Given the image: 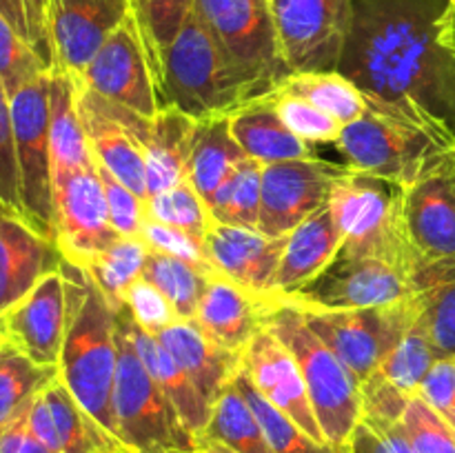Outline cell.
<instances>
[{
  "instance_id": "1",
  "label": "cell",
  "mask_w": 455,
  "mask_h": 453,
  "mask_svg": "<svg viewBox=\"0 0 455 453\" xmlns=\"http://www.w3.org/2000/svg\"><path fill=\"white\" fill-rule=\"evenodd\" d=\"M449 0H354L338 71L367 96L434 115L455 133V53L443 43Z\"/></svg>"
},
{
  "instance_id": "2",
  "label": "cell",
  "mask_w": 455,
  "mask_h": 453,
  "mask_svg": "<svg viewBox=\"0 0 455 453\" xmlns=\"http://www.w3.org/2000/svg\"><path fill=\"white\" fill-rule=\"evenodd\" d=\"M60 271L67 282L69 315L58 378L96 425L120 444L114 417L120 306L114 305L80 266L65 260Z\"/></svg>"
},
{
  "instance_id": "3",
  "label": "cell",
  "mask_w": 455,
  "mask_h": 453,
  "mask_svg": "<svg viewBox=\"0 0 455 453\" xmlns=\"http://www.w3.org/2000/svg\"><path fill=\"white\" fill-rule=\"evenodd\" d=\"M367 98V114L345 124L336 140L338 151L355 171L404 189L455 147V133L434 115Z\"/></svg>"
},
{
  "instance_id": "4",
  "label": "cell",
  "mask_w": 455,
  "mask_h": 453,
  "mask_svg": "<svg viewBox=\"0 0 455 453\" xmlns=\"http://www.w3.org/2000/svg\"><path fill=\"white\" fill-rule=\"evenodd\" d=\"M160 83L167 105L196 120L229 115L253 100L244 80L194 9L164 49Z\"/></svg>"
},
{
  "instance_id": "5",
  "label": "cell",
  "mask_w": 455,
  "mask_h": 453,
  "mask_svg": "<svg viewBox=\"0 0 455 453\" xmlns=\"http://www.w3.org/2000/svg\"><path fill=\"white\" fill-rule=\"evenodd\" d=\"M274 305L275 309L267 320V327L284 342V346L296 358L327 444L340 453H349L351 435L363 420L360 380L311 331L302 311L278 302Z\"/></svg>"
},
{
  "instance_id": "6",
  "label": "cell",
  "mask_w": 455,
  "mask_h": 453,
  "mask_svg": "<svg viewBox=\"0 0 455 453\" xmlns=\"http://www.w3.org/2000/svg\"><path fill=\"white\" fill-rule=\"evenodd\" d=\"M329 207L345 235L340 253L382 258L416 269L420 260L404 226L400 187L349 167L333 185Z\"/></svg>"
},
{
  "instance_id": "7",
  "label": "cell",
  "mask_w": 455,
  "mask_h": 453,
  "mask_svg": "<svg viewBox=\"0 0 455 453\" xmlns=\"http://www.w3.org/2000/svg\"><path fill=\"white\" fill-rule=\"evenodd\" d=\"M114 417L116 433L127 453H176L198 442L185 429L164 391L149 376L120 320Z\"/></svg>"
},
{
  "instance_id": "8",
  "label": "cell",
  "mask_w": 455,
  "mask_h": 453,
  "mask_svg": "<svg viewBox=\"0 0 455 453\" xmlns=\"http://www.w3.org/2000/svg\"><path fill=\"white\" fill-rule=\"evenodd\" d=\"M194 12L218 40L253 100L274 91L289 76L269 0H194Z\"/></svg>"
},
{
  "instance_id": "9",
  "label": "cell",
  "mask_w": 455,
  "mask_h": 453,
  "mask_svg": "<svg viewBox=\"0 0 455 453\" xmlns=\"http://www.w3.org/2000/svg\"><path fill=\"white\" fill-rule=\"evenodd\" d=\"M411 269L382 258L345 256L315 275L309 284L283 296H271L278 305L300 311H345L389 306L413 293Z\"/></svg>"
},
{
  "instance_id": "10",
  "label": "cell",
  "mask_w": 455,
  "mask_h": 453,
  "mask_svg": "<svg viewBox=\"0 0 455 453\" xmlns=\"http://www.w3.org/2000/svg\"><path fill=\"white\" fill-rule=\"evenodd\" d=\"M49 76L9 96L20 204L27 220L53 240V176L49 145Z\"/></svg>"
},
{
  "instance_id": "11",
  "label": "cell",
  "mask_w": 455,
  "mask_h": 453,
  "mask_svg": "<svg viewBox=\"0 0 455 453\" xmlns=\"http://www.w3.org/2000/svg\"><path fill=\"white\" fill-rule=\"evenodd\" d=\"M302 315L311 331L363 385L418 318V302L411 293L398 305L373 309L302 311Z\"/></svg>"
},
{
  "instance_id": "12",
  "label": "cell",
  "mask_w": 455,
  "mask_h": 453,
  "mask_svg": "<svg viewBox=\"0 0 455 453\" xmlns=\"http://www.w3.org/2000/svg\"><path fill=\"white\" fill-rule=\"evenodd\" d=\"M289 74L338 71L354 0H269Z\"/></svg>"
},
{
  "instance_id": "13",
  "label": "cell",
  "mask_w": 455,
  "mask_h": 453,
  "mask_svg": "<svg viewBox=\"0 0 455 453\" xmlns=\"http://www.w3.org/2000/svg\"><path fill=\"white\" fill-rule=\"evenodd\" d=\"M78 80L96 96L145 118H154L160 107L167 105L145 34L133 12L109 36Z\"/></svg>"
},
{
  "instance_id": "14",
  "label": "cell",
  "mask_w": 455,
  "mask_h": 453,
  "mask_svg": "<svg viewBox=\"0 0 455 453\" xmlns=\"http://www.w3.org/2000/svg\"><path fill=\"white\" fill-rule=\"evenodd\" d=\"M118 238L96 163L53 178V242L69 265L87 269Z\"/></svg>"
},
{
  "instance_id": "15",
  "label": "cell",
  "mask_w": 455,
  "mask_h": 453,
  "mask_svg": "<svg viewBox=\"0 0 455 453\" xmlns=\"http://www.w3.org/2000/svg\"><path fill=\"white\" fill-rule=\"evenodd\" d=\"M349 164L323 158H298L262 167L260 231L284 238L331 198L333 185Z\"/></svg>"
},
{
  "instance_id": "16",
  "label": "cell",
  "mask_w": 455,
  "mask_h": 453,
  "mask_svg": "<svg viewBox=\"0 0 455 453\" xmlns=\"http://www.w3.org/2000/svg\"><path fill=\"white\" fill-rule=\"evenodd\" d=\"M78 111L93 160L147 200V167L140 133L147 118L89 91L78 78Z\"/></svg>"
},
{
  "instance_id": "17",
  "label": "cell",
  "mask_w": 455,
  "mask_h": 453,
  "mask_svg": "<svg viewBox=\"0 0 455 453\" xmlns=\"http://www.w3.org/2000/svg\"><path fill=\"white\" fill-rule=\"evenodd\" d=\"M403 213L418 260L455 258V147L404 187Z\"/></svg>"
},
{
  "instance_id": "18",
  "label": "cell",
  "mask_w": 455,
  "mask_h": 453,
  "mask_svg": "<svg viewBox=\"0 0 455 453\" xmlns=\"http://www.w3.org/2000/svg\"><path fill=\"white\" fill-rule=\"evenodd\" d=\"M133 12V0H52V69L80 78L109 36Z\"/></svg>"
},
{
  "instance_id": "19",
  "label": "cell",
  "mask_w": 455,
  "mask_h": 453,
  "mask_svg": "<svg viewBox=\"0 0 455 453\" xmlns=\"http://www.w3.org/2000/svg\"><path fill=\"white\" fill-rule=\"evenodd\" d=\"M67 282L62 271L47 274L27 296L0 315L3 342L43 367H58L67 331Z\"/></svg>"
},
{
  "instance_id": "20",
  "label": "cell",
  "mask_w": 455,
  "mask_h": 453,
  "mask_svg": "<svg viewBox=\"0 0 455 453\" xmlns=\"http://www.w3.org/2000/svg\"><path fill=\"white\" fill-rule=\"evenodd\" d=\"M243 373L258 393L265 395L280 413L296 422L307 435L318 442H327L318 425L305 378L291 351L265 324L260 333L249 342L243 354Z\"/></svg>"
},
{
  "instance_id": "21",
  "label": "cell",
  "mask_w": 455,
  "mask_h": 453,
  "mask_svg": "<svg viewBox=\"0 0 455 453\" xmlns=\"http://www.w3.org/2000/svg\"><path fill=\"white\" fill-rule=\"evenodd\" d=\"M62 262L56 242L0 200V315Z\"/></svg>"
},
{
  "instance_id": "22",
  "label": "cell",
  "mask_w": 455,
  "mask_h": 453,
  "mask_svg": "<svg viewBox=\"0 0 455 453\" xmlns=\"http://www.w3.org/2000/svg\"><path fill=\"white\" fill-rule=\"evenodd\" d=\"M284 238H271L258 229L218 225L209 229L204 238V251L212 269L231 282L260 296H271L275 271L283 258Z\"/></svg>"
},
{
  "instance_id": "23",
  "label": "cell",
  "mask_w": 455,
  "mask_h": 453,
  "mask_svg": "<svg viewBox=\"0 0 455 453\" xmlns=\"http://www.w3.org/2000/svg\"><path fill=\"white\" fill-rule=\"evenodd\" d=\"M274 309L271 296L249 291L216 274L204 289L194 322L222 349L244 354L249 342L265 329Z\"/></svg>"
},
{
  "instance_id": "24",
  "label": "cell",
  "mask_w": 455,
  "mask_h": 453,
  "mask_svg": "<svg viewBox=\"0 0 455 453\" xmlns=\"http://www.w3.org/2000/svg\"><path fill=\"white\" fill-rule=\"evenodd\" d=\"M118 320L124 331H127V336L132 338L133 346H136L138 355L145 362L149 376L154 378L156 385L164 391L169 402L178 411L185 429L194 438H200L204 429H207L213 404L204 398L203 391L194 385V380L187 376L185 369L169 354V349L158 340L156 333L147 331L140 324L133 322V318L124 306L118 309Z\"/></svg>"
},
{
  "instance_id": "25",
  "label": "cell",
  "mask_w": 455,
  "mask_h": 453,
  "mask_svg": "<svg viewBox=\"0 0 455 453\" xmlns=\"http://www.w3.org/2000/svg\"><path fill=\"white\" fill-rule=\"evenodd\" d=\"M342 242L345 235L327 203L311 213L305 222H300L291 234H287V244L271 284V296L291 293L309 284L336 260Z\"/></svg>"
},
{
  "instance_id": "26",
  "label": "cell",
  "mask_w": 455,
  "mask_h": 453,
  "mask_svg": "<svg viewBox=\"0 0 455 453\" xmlns=\"http://www.w3.org/2000/svg\"><path fill=\"white\" fill-rule=\"evenodd\" d=\"M198 120L173 105L160 107L140 133L147 167V198L187 180Z\"/></svg>"
},
{
  "instance_id": "27",
  "label": "cell",
  "mask_w": 455,
  "mask_h": 453,
  "mask_svg": "<svg viewBox=\"0 0 455 453\" xmlns=\"http://www.w3.org/2000/svg\"><path fill=\"white\" fill-rule=\"evenodd\" d=\"M158 340L212 404L243 371V354L222 349L194 320H178L158 333Z\"/></svg>"
},
{
  "instance_id": "28",
  "label": "cell",
  "mask_w": 455,
  "mask_h": 453,
  "mask_svg": "<svg viewBox=\"0 0 455 453\" xmlns=\"http://www.w3.org/2000/svg\"><path fill=\"white\" fill-rule=\"evenodd\" d=\"M229 131L244 155L262 164L311 158L309 142L298 138L275 111L269 96L256 98L229 114Z\"/></svg>"
},
{
  "instance_id": "29",
  "label": "cell",
  "mask_w": 455,
  "mask_h": 453,
  "mask_svg": "<svg viewBox=\"0 0 455 453\" xmlns=\"http://www.w3.org/2000/svg\"><path fill=\"white\" fill-rule=\"evenodd\" d=\"M49 145L53 178L96 163L80 120L78 83L53 69L49 76Z\"/></svg>"
},
{
  "instance_id": "30",
  "label": "cell",
  "mask_w": 455,
  "mask_h": 453,
  "mask_svg": "<svg viewBox=\"0 0 455 453\" xmlns=\"http://www.w3.org/2000/svg\"><path fill=\"white\" fill-rule=\"evenodd\" d=\"M420 320L440 355H455V258L420 260L411 274Z\"/></svg>"
},
{
  "instance_id": "31",
  "label": "cell",
  "mask_w": 455,
  "mask_h": 453,
  "mask_svg": "<svg viewBox=\"0 0 455 453\" xmlns=\"http://www.w3.org/2000/svg\"><path fill=\"white\" fill-rule=\"evenodd\" d=\"M247 155L231 136L229 115H212V118L198 120L187 180L203 195L207 207L222 180L234 171L235 164Z\"/></svg>"
},
{
  "instance_id": "32",
  "label": "cell",
  "mask_w": 455,
  "mask_h": 453,
  "mask_svg": "<svg viewBox=\"0 0 455 453\" xmlns=\"http://www.w3.org/2000/svg\"><path fill=\"white\" fill-rule=\"evenodd\" d=\"M274 91L302 98L342 124L363 118L369 109L367 93L340 71L289 74L280 80Z\"/></svg>"
},
{
  "instance_id": "33",
  "label": "cell",
  "mask_w": 455,
  "mask_h": 453,
  "mask_svg": "<svg viewBox=\"0 0 455 453\" xmlns=\"http://www.w3.org/2000/svg\"><path fill=\"white\" fill-rule=\"evenodd\" d=\"M200 438L225 444L235 453H274L256 411L235 380L222 391L212 407V417Z\"/></svg>"
},
{
  "instance_id": "34",
  "label": "cell",
  "mask_w": 455,
  "mask_h": 453,
  "mask_svg": "<svg viewBox=\"0 0 455 453\" xmlns=\"http://www.w3.org/2000/svg\"><path fill=\"white\" fill-rule=\"evenodd\" d=\"M43 398L52 413L60 453H100L105 449H123L80 407L60 378L43 391Z\"/></svg>"
},
{
  "instance_id": "35",
  "label": "cell",
  "mask_w": 455,
  "mask_h": 453,
  "mask_svg": "<svg viewBox=\"0 0 455 453\" xmlns=\"http://www.w3.org/2000/svg\"><path fill=\"white\" fill-rule=\"evenodd\" d=\"M438 358H443V355L427 333L420 320V309H418V318L413 320L411 327L403 333V338L395 342L394 349L389 351V355L382 360L380 367L371 376H378L398 393L413 398V395H418L422 380L431 371V367L438 362Z\"/></svg>"
},
{
  "instance_id": "36",
  "label": "cell",
  "mask_w": 455,
  "mask_h": 453,
  "mask_svg": "<svg viewBox=\"0 0 455 453\" xmlns=\"http://www.w3.org/2000/svg\"><path fill=\"white\" fill-rule=\"evenodd\" d=\"M262 167L265 164L249 155L235 164L209 203L213 222L260 231Z\"/></svg>"
},
{
  "instance_id": "37",
  "label": "cell",
  "mask_w": 455,
  "mask_h": 453,
  "mask_svg": "<svg viewBox=\"0 0 455 453\" xmlns=\"http://www.w3.org/2000/svg\"><path fill=\"white\" fill-rule=\"evenodd\" d=\"M58 378V367H43L16 346H0V426L22 416L29 404Z\"/></svg>"
},
{
  "instance_id": "38",
  "label": "cell",
  "mask_w": 455,
  "mask_h": 453,
  "mask_svg": "<svg viewBox=\"0 0 455 453\" xmlns=\"http://www.w3.org/2000/svg\"><path fill=\"white\" fill-rule=\"evenodd\" d=\"M213 275H216L213 271L191 265L180 258L167 256V253L151 251V249L147 256L145 271H142V278L149 280L167 296L180 320H194L204 289Z\"/></svg>"
},
{
  "instance_id": "39",
  "label": "cell",
  "mask_w": 455,
  "mask_h": 453,
  "mask_svg": "<svg viewBox=\"0 0 455 453\" xmlns=\"http://www.w3.org/2000/svg\"><path fill=\"white\" fill-rule=\"evenodd\" d=\"M149 247L140 238L132 235H120L109 249L100 253L92 265L87 266V274L93 282L102 289L107 298L114 305L123 306V296L138 278H142L145 271Z\"/></svg>"
},
{
  "instance_id": "40",
  "label": "cell",
  "mask_w": 455,
  "mask_h": 453,
  "mask_svg": "<svg viewBox=\"0 0 455 453\" xmlns=\"http://www.w3.org/2000/svg\"><path fill=\"white\" fill-rule=\"evenodd\" d=\"M147 216L163 225L176 226L185 234L194 235L196 240L204 244L209 229L213 226L212 211L203 195L194 189L189 180H182L160 194L149 195L145 203Z\"/></svg>"
},
{
  "instance_id": "41",
  "label": "cell",
  "mask_w": 455,
  "mask_h": 453,
  "mask_svg": "<svg viewBox=\"0 0 455 453\" xmlns=\"http://www.w3.org/2000/svg\"><path fill=\"white\" fill-rule=\"evenodd\" d=\"M235 385H238V389L243 391L247 402L256 411L274 453H340L331 444L318 442L311 435H307L296 422L289 420L284 413H280L265 395L258 393L256 386L249 382V378L243 371L235 378Z\"/></svg>"
},
{
  "instance_id": "42",
  "label": "cell",
  "mask_w": 455,
  "mask_h": 453,
  "mask_svg": "<svg viewBox=\"0 0 455 453\" xmlns=\"http://www.w3.org/2000/svg\"><path fill=\"white\" fill-rule=\"evenodd\" d=\"M191 9H194V0H133V13L145 34L151 60H154L156 74H158V83L164 49L173 43Z\"/></svg>"
},
{
  "instance_id": "43",
  "label": "cell",
  "mask_w": 455,
  "mask_h": 453,
  "mask_svg": "<svg viewBox=\"0 0 455 453\" xmlns=\"http://www.w3.org/2000/svg\"><path fill=\"white\" fill-rule=\"evenodd\" d=\"M49 71L29 40L0 13V83L9 96Z\"/></svg>"
},
{
  "instance_id": "44",
  "label": "cell",
  "mask_w": 455,
  "mask_h": 453,
  "mask_svg": "<svg viewBox=\"0 0 455 453\" xmlns=\"http://www.w3.org/2000/svg\"><path fill=\"white\" fill-rule=\"evenodd\" d=\"M269 100L274 102L275 111L283 118V123L302 138L305 142H315V145H336L338 136H340L345 124L338 123L336 118L327 115L314 107L311 102L302 100L296 96H284V93L271 91L267 93Z\"/></svg>"
},
{
  "instance_id": "45",
  "label": "cell",
  "mask_w": 455,
  "mask_h": 453,
  "mask_svg": "<svg viewBox=\"0 0 455 453\" xmlns=\"http://www.w3.org/2000/svg\"><path fill=\"white\" fill-rule=\"evenodd\" d=\"M400 425L407 433L413 453H455V429L420 395L409 398Z\"/></svg>"
},
{
  "instance_id": "46",
  "label": "cell",
  "mask_w": 455,
  "mask_h": 453,
  "mask_svg": "<svg viewBox=\"0 0 455 453\" xmlns=\"http://www.w3.org/2000/svg\"><path fill=\"white\" fill-rule=\"evenodd\" d=\"M123 306L129 311L133 322L140 324L147 331L158 336L163 329L172 327L178 322V314L172 302L167 300L163 291L156 284H151L147 278H138L132 287L124 291Z\"/></svg>"
},
{
  "instance_id": "47",
  "label": "cell",
  "mask_w": 455,
  "mask_h": 453,
  "mask_svg": "<svg viewBox=\"0 0 455 453\" xmlns=\"http://www.w3.org/2000/svg\"><path fill=\"white\" fill-rule=\"evenodd\" d=\"M138 238L151 249V251L167 253V256L180 258V260L191 262L196 266H203V269L213 271L212 265L207 260V251H204V244L200 240H196L194 235L185 234V231L176 229V226L163 225V222L151 220L149 216H145L140 225V234ZM216 274V271H213Z\"/></svg>"
},
{
  "instance_id": "48",
  "label": "cell",
  "mask_w": 455,
  "mask_h": 453,
  "mask_svg": "<svg viewBox=\"0 0 455 453\" xmlns=\"http://www.w3.org/2000/svg\"><path fill=\"white\" fill-rule=\"evenodd\" d=\"M98 173H100L102 189H105L107 207H109L111 225L118 231L120 235H132V238H138L140 234V225L147 216V207L140 195L133 194L127 185L118 180L116 176H111L102 164H98Z\"/></svg>"
},
{
  "instance_id": "49",
  "label": "cell",
  "mask_w": 455,
  "mask_h": 453,
  "mask_svg": "<svg viewBox=\"0 0 455 453\" xmlns=\"http://www.w3.org/2000/svg\"><path fill=\"white\" fill-rule=\"evenodd\" d=\"M349 453H413L400 420L363 416L351 435Z\"/></svg>"
},
{
  "instance_id": "50",
  "label": "cell",
  "mask_w": 455,
  "mask_h": 453,
  "mask_svg": "<svg viewBox=\"0 0 455 453\" xmlns=\"http://www.w3.org/2000/svg\"><path fill=\"white\" fill-rule=\"evenodd\" d=\"M0 200L22 211L16 149H13L12 100H9V93L3 83H0Z\"/></svg>"
},
{
  "instance_id": "51",
  "label": "cell",
  "mask_w": 455,
  "mask_h": 453,
  "mask_svg": "<svg viewBox=\"0 0 455 453\" xmlns=\"http://www.w3.org/2000/svg\"><path fill=\"white\" fill-rule=\"evenodd\" d=\"M418 395L455 429V355H443L422 380Z\"/></svg>"
},
{
  "instance_id": "52",
  "label": "cell",
  "mask_w": 455,
  "mask_h": 453,
  "mask_svg": "<svg viewBox=\"0 0 455 453\" xmlns=\"http://www.w3.org/2000/svg\"><path fill=\"white\" fill-rule=\"evenodd\" d=\"M0 453H58L38 440L27 425L25 413L0 426Z\"/></svg>"
},
{
  "instance_id": "53",
  "label": "cell",
  "mask_w": 455,
  "mask_h": 453,
  "mask_svg": "<svg viewBox=\"0 0 455 453\" xmlns=\"http://www.w3.org/2000/svg\"><path fill=\"white\" fill-rule=\"evenodd\" d=\"M25 3L29 43L38 52L44 65L52 69V44H49V3L52 0H22Z\"/></svg>"
},
{
  "instance_id": "54",
  "label": "cell",
  "mask_w": 455,
  "mask_h": 453,
  "mask_svg": "<svg viewBox=\"0 0 455 453\" xmlns=\"http://www.w3.org/2000/svg\"><path fill=\"white\" fill-rule=\"evenodd\" d=\"M0 13L16 27L18 34H22L29 40V27H27L25 3L22 0H0Z\"/></svg>"
},
{
  "instance_id": "55",
  "label": "cell",
  "mask_w": 455,
  "mask_h": 453,
  "mask_svg": "<svg viewBox=\"0 0 455 453\" xmlns=\"http://www.w3.org/2000/svg\"><path fill=\"white\" fill-rule=\"evenodd\" d=\"M176 453H235V451H231V449H227L225 444L213 442V440L198 438V442H196V447L187 449V451H176Z\"/></svg>"
},
{
  "instance_id": "56",
  "label": "cell",
  "mask_w": 455,
  "mask_h": 453,
  "mask_svg": "<svg viewBox=\"0 0 455 453\" xmlns=\"http://www.w3.org/2000/svg\"><path fill=\"white\" fill-rule=\"evenodd\" d=\"M443 36H455V9H449L443 18Z\"/></svg>"
},
{
  "instance_id": "57",
  "label": "cell",
  "mask_w": 455,
  "mask_h": 453,
  "mask_svg": "<svg viewBox=\"0 0 455 453\" xmlns=\"http://www.w3.org/2000/svg\"><path fill=\"white\" fill-rule=\"evenodd\" d=\"M443 43L455 53V36H443Z\"/></svg>"
},
{
  "instance_id": "58",
  "label": "cell",
  "mask_w": 455,
  "mask_h": 453,
  "mask_svg": "<svg viewBox=\"0 0 455 453\" xmlns=\"http://www.w3.org/2000/svg\"><path fill=\"white\" fill-rule=\"evenodd\" d=\"M100 453H127V451H124V449H105V451Z\"/></svg>"
},
{
  "instance_id": "59",
  "label": "cell",
  "mask_w": 455,
  "mask_h": 453,
  "mask_svg": "<svg viewBox=\"0 0 455 453\" xmlns=\"http://www.w3.org/2000/svg\"><path fill=\"white\" fill-rule=\"evenodd\" d=\"M449 9H455V0H449Z\"/></svg>"
},
{
  "instance_id": "60",
  "label": "cell",
  "mask_w": 455,
  "mask_h": 453,
  "mask_svg": "<svg viewBox=\"0 0 455 453\" xmlns=\"http://www.w3.org/2000/svg\"><path fill=\"white\" fill-rule=\"evenodd\" d=\"M0 346H3V336H0Z\"/></svg>"
}]
</instances>
